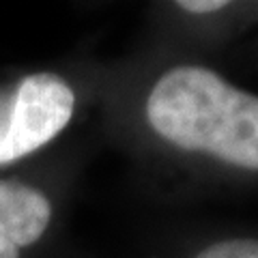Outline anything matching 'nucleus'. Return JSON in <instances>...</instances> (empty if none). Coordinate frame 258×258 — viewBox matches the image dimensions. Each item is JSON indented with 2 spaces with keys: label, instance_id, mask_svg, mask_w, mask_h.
Segmentation results:
<instances>
[{
  "label": "nucleus",
  "instance_id": "1",
  "mask_svg": "<svg viewBox=\"0 0 258 258\" xmlns=\"http://www.w3.org/2000/svg\"><path fill=\"white\" fill-rule=\"evenodd\" d=\"M147 120L161 140L258 172V95L232 86L200 64H179L157 78Z\"/></svg>",
  "mask_w": 258,
  "mask_h": 258
},
{
  "label": "nucleus",
  "instance_id": "2",
  "mask_svg": "<svg viewBox=\"0 0 258 258\" xmlns=\"http://www.w3.org/2000/svg\"><path fill=\"white\" fill-rule=\"evenodd\" d=\"M76 95L60 76L32 74L13 93L9 127L0 144V166L52 142L74 118Z\"/></svg>",
  "mask_w": 258,
  "mask_h": 258
},
{
  "label": "nucleus",
  "instance_id": "3",
  "mask_svg": "<svg viewBox=\"0 0 258 258\" xmlns=\"http://www.w3.org/2000/svg\"><path fill=\"white\" fill-rule=\"evenodd\" d=\"M52 222V203L43 191L15 179L0 181V258H20Z\"/></svg>",
  "mask_w": 258,
  "mask_h": 258
},
{
  "label": "nucleus",
  "instance_id": "4",
  "mask_svg": "<svg viewBox=\"0 0 258 258\" xmlns=\"http://www.w3.org/2000/svg\"><path fill=\"white\" fill-rule=\"evenodd\" d=\"M194 258H258V239H224L207 245Z\"/></svg>",
  "mask_w": 258,
  "mask_h": 258
},
{
  "label": "nucleus",
  "instance_id": "5",
  "mask_svg": "<svg viewBox=\"0 0 258 258\" xmlns=\"http://www.w3.org/2000/svg\"><path fill=\"white\" fill-rule=\"evenodd\" d=\"M226 7H228L226 0H181L179 3V9L189 13H213Z\"/></svg>",
  "mask_w": 258,
  "mask_h": 258
},
{
  "label": "nucleus",
  "instance_id": "6",
  "mask_svg": "<svg viewBox=\"0 0 258 258\" xmlns=\"http://www.w3.org/2000/svg\"><path fill=\"white\" fill-rule=\"evenodd\" d=\"M11 101H13V95H3V93H0V144H3V140H5L7 127H9Z\"/></svg>",
  "mask_w": 258,
  "mask_h": 258
}]
</instances>
